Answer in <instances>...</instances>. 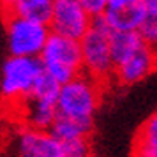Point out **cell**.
Instances as JSON below:
<instances>
[{
    "instance_id": "1",
    "label": "cell",
    "mask_w": 157,
    "mask_h": 157,
    "mask_svg": "<svg viewBox=\"0 0 157 157\" xmlns=\"http://www.w3.org/2000/svg\"><path fill=\"white\" fill-rule=\"evenodd\" d=\"M113 32L115 30L108 25L104 16H99L92 20L90 30L79 41L83 53V72L101 81L102 85L115 76V62L109 43Z\"/></svg>"
},
{
    "instance_id": "2",
    "label": "cell",
    "mask_w": 157,
    "mask_h": 157,
    "mask_svg": "<svg viewBox=\"0 0 157 157\" xmlns=\"http://www.w3.org/2000/svg\"><path fill=\"white\" fill-rule=\"evenodd\" d=\"M102 95V83L81 72L79 76L62 85L58 94V115L79 122H92Z\"/></svg>"
},
{
    "instance_id": "3",
    "label": "cell",
    "mask_w": 157,
    "mask_h": 157,
    "mask_svg": "<svg viewBox=\"0 0 157 157\" xmlns=\"http://www.w3.org/2000/svg\"><path fill=\"white\" fill-rule=\"evenodd\" d=\"M44 72L58 85H65L83 72V53L78 39L51 34L41 55Z\"/></svg>"
},
{
    "instance_id": "4",
    "label": "cell",
    "mask_w": 157,
    "mask_h": 157,
    "mask_svg": "<svg viewBox=\"0 0 157 157\" xmlns=\"http://www.w3.org/2000/svg\"><path fill=\"white\" fill-rule=\"evenodd\" d=\"M44 65L37 57H7L0 71V97L7 102H23L29 97Z\"/></svg>"
},
{
    "instance_id": "5",
    "label": "cell",
    "mask_w": 157,
    "mask_h": 157,
    "mask_svg": "<svg viewBox=\"0 0 157 157\" xmlns=\"http://www.w3.org/2000/svg\"><path fill=\"white\" fill-rule=\"evenodd\" d=\"M2 16H4V30H6V44H7L9 57L41 58L44 46L51 36L50 27L14 14Z\"/></svg>"
},
{
    "instance_id": "6",
    "label": "cell",
    "mask_w": 157,
    "mask_h": 157,
    "mask_svg": "<svg viewBox=\"0 0 157 157\" xmlns=\"http://www.w3.org/2000/svg\"><path fill=\"white\" fill-rule=\"evenodd\" d=\"M13 155L14 157H64V143L57 140L50 131L21 125L13 136Z\"/></svg>"
},
{
    "instance_id": "7",
    "label": "cell",
    "mask_w": 157,
    "mask_h": 157,
    "mask_svg": "<svg viewBox=\"0 0 157 157\" xmlns=\"http://www.w3.org/2000/svg\"><path fill=\"white\" fill-rule=\"evenodd\" d=\"M92 20L79 0H55L50 30L51 34L81 41L92 27Z\"/></svg>"
},
{
    "instance_id": "8",
    "label": "cell",
    "mask_w": 157,
    "mask_h": 157,
    "mask_svg": "<svg viewBox=\"0 0 157 157\" xmlns=\"http://www.w3.org/2000/svg\"><path fill=\"white\" fill-rule=\"evenodd\" d=\"M143 0H108L104 20L117 32H138L145 20Z\"/></svg>"
},
{
    "instance_id": "9",
    "label": "cell",
    "mask_w": 157,
    "mask_h": 157,
    "mask_svg": "<svg viewBox=\"0 0 157 157\" xmlns=\"http://www.w3.org/2000/svg\"><path fill=\"white\" fill-rule=\"evenodd\" d=\"M157 69V51L150 46H143L124 64L117 65L113 79L122 86H131L148 78Z\"/></svg>"
},
{
    "instance_id": "10",
    "label": "cell",
    "mask_w": 157,
    "mask_h": 157,
    "mask_svg": "<svg viewBox=\"0 0 157 157\" xmlns=\"http://www.w3.org/2000/svg\"><path fill=\"white\" fill-rule=\"evenodd\" d=\"M57 102L58 101L43 99V97H37V95L30 94L23 102H20L23 125L37 129V131H51L55 118L58 115Z\"/></svg>"
},
{
    "instance_id": "11",
    "label": "cell",
    "mask_w": 157,
    "mask_h": 157,
    "mask_svg": "<svg viewBox=\"0 0 157 157\" xmlns=\"http://www.w3.org/2000/svg\"><path fill=\"white\" fill-rule=\"evenodd\" d=\"M53 7H55V0H20L11 11L2 14H14L50 27L53 18Z\"/></svg>"
},
{
    "instance_id": "12",
    "label": "cell",
    "mask_w": 157,
    "mask_h": 157,
    "mask_svg": "<svg viewBox=\"0 0 157 157\" xmlns=\"http://www.w3.org/2000/svg\"><path fill=\"white\" fill-rule=\"evenodd\" d=\"M94 131L92 122H79L64 115H57L55 124L51 127V134L62 143L76 141V140H88Z\"/></svg>"
},
{
    "instance_id": "13",
    "label": "cell",
    "mask_w": 157,
    "mask_h": 157,
    "mask_svg": "<svg viewBox=\"0 0 157 157\" xmlns=\"http://www.w3.org/2000/svg\"><path fill=\"white\" fill-rule=\"evenodd\" d=\"M109 43H111V55H113L115 69H117V65L124 64L136 51H140L145 46V41L141 39L140 32H117L115 30L111 34Z\"/></svg>"
},
{
    "instance_id": "14",
    "label": "cell",
    "mask_w": 157,
    "mask_h": 157,
    "mask_svg": "<svg viewBox=\"0 0 157 157\" xmlns=\"http://www.w3.org/2000/svg\"><path fill=\"white\" fill-rule=\"evenodd\" d=\"M134 155L157 157V111L143 122L134 138Z\"/></svg>"
},
{
    "instance_id": "15",
    "label": "cell",
    "mask_w": 157,
    "mask_h": 157,
    "mask_svg": "<svg viewBox=\"0 0 157 157\" xmlns=\"http://www.w3.org/2000/svg\"><path fill=\"white\" fill-rule=\"evenodd\" d=\"M138 32H140L141 39L145 41V44L157 51V14L147 13V14H145V20H143L141 27H140Z\"/></svg>"
},
{
    "instance_id": "16",
    "label": "cell",
    "mask_w": 157,
    "mask_h": 157,
    "mask_svg": "<svg viewBox=\"0 0 157 157\" xmlns=\"http://www.w3.org/2000/svg\"><path fill=\"white\" fill-rule=\"evenodd\" d=\"M64 157H92V148L88 140H76V141L64 143Z\"/></svg>"
},
{
    "instance_id": "17",
    "label": "cell",
    "mask_w": 157,
    "mask_h": 157,
    "mask_svg": "<svg viewBox=\"0 0 157 157\" xmlns=\"http://www.w3.org/2000/svg\"><path fill=\"white\" fill-rule=\"evenodd\" d=\"M79 4L85 7V11L92 18H99L104 14L108 7V0H79Z\"/></svg>"
},
{
    "instance_id": "18",
    "label": "cell",
    "mask_w": 157,
    "mask_h": 157,
    "mask_svg": "<svg viewBox=\"0 0 157 157\" xmlns=\"http://www.w3.org/2000/svg\"><path fill=\"white\" fill-rule=\"evenodd\" d=\"M145 11L150 14H157V0H143Z\"/></svg>"
},
{
    "instance_id": "19",
    "label": "cell",
    "mask_w": 157,
    "mask_h": 157,
    "mask_svg": "<svg viewBox=\"0 0 157 157\" xmlns=\"http://www.w3.org/2000/svg\"><path fill=\"white\" fill-rule=\"evenodd\" d=\"M20 0H0V7H2V13H7L14 7Z\"/></svg>"
},
{
    "instance_id": "20",
    "label": "cell",
    "mask_w": 157,
    "mask_h": 157,
    "mask_svg": "<svg viewBox=\"0 0 157 157\" xmlns=\"http://www.w3.org/2000/svg\"><path fill=\"white\" fill-rule=\"evenodd\" d=\"M132 157H141V155H134V154H132Z\"/></svg>"
}]
</instances>
